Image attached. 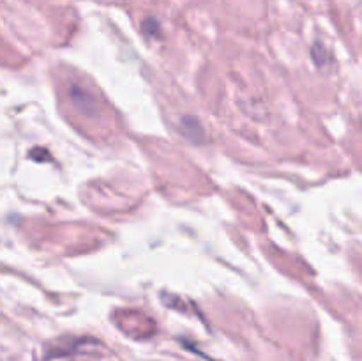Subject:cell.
<instances>
[{"label":"cell","mask_w":362,"mask_h":361,"mask_svg":"<svg viewBox=\"0 0 362 361\" xmlns=\"http://www.w3.org/2000/svg\"><path fill=\"white\" fill-rule=\"evenodd\" d=\"M180 131L191 142H202L205 138L204 127L200 126V122L194 117H182V120H180Z\"/></svg>","instance_id":"obj_1"}]
</instances>
